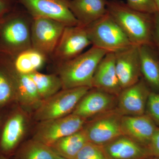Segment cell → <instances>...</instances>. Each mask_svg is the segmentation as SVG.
Returning a JSON list of instances; mask_svg holds the SVG:
<instances>
[{
    "mask_svg": "<svg viewBox=\"0 0 159 159\" xmlns=\"http://www.w3.org/2000/svg\"><path fill=\"white\" fill-rule=\"evenodd\" d=\"M117 97L104 91L91 88L80 99L72 114L88 120L114 109Z\"/></svg>",
    "mask_w": 159,
    "mask_h": 159,
    "instance_id": "14",
    "label": "cell"
},
{
    "mask_svg": "<svg viewBox=\"0 0 159 159\" xmlns=\"http://www.w3.org/2000/svg\"><path fill=\"white\" fill-rule=\"evenodd\" d=\"M92 46L116 52L133 45L108 12L86 26Z\"/></svg>",
    "mask_w": 159,
    "mask_h": 159,
    "instance_id": "4",
    "label": "cell"
},
{
    "mask_svg": "<svg viewBox=\"0 0 159 159\" xmlns=\"http://www.w3.org/2000/svg\"><path fill=\"white\" fill-rule=\"evenodd\" d=\"M30 117L20 106L9 116L1 136L0 153L7 157L13 154L28 131Z\"/></svg>",
    "mask_w": 159,
    "mask_h": 159,
    "instance_id": "11",
    "label": "cell"
},
{
    "mask_svg": "<svg viewBox=\"0 0 159 159\" xmlns=\"http://www.w3.org/2000/svg\"><path fill=\"white\" fill-rule=\"evenodd\" d=\"M15 79L16 100L22 108L29 114H32L43 101L36 86L29 75L19 74L15 70Z\"/></svg>",
    "mask_w": 159,
    "mask_h": 159,
    "instance_id": "20",
    "label": "cell"
},
{
    "mask_svg": "<svg viewBox=\"0 0 159 159\" xmlns=\"http://www.w3.org/2000/svg\"><path fill=\"white\" fill-rule=\"evenodd\" d=\"M145 159H159V157H150Z\"/></svg>",
    "mask_w": 159,
    "mask_h": 159,
    "instance_id": "34",
    "label": "cell"
},
{
    "mask_svg": "<svg viewBox=\"0 0 159 159\" xmlns=\"http://www.w3.org/2000/svg\"><path fill=\"white\" fill-rule=\"evenodd\" d=\"M48 60L44 54L31 48L22 51L13 57V67L18 73L29 75L38 71Z\"/></svg>",
    "mask_w": 159,
    "mask_h": 159,
    "instance_id": "22",
    "label": "cell"
},
{
    "mask_svg": "<svg viewBox=\"0 0 159 159\" xmlns=\"http://www.w3.org/2000/svg\"><path fill=\"white\" fill-rule=\"evenodd\" d=\"M92 88L118 97L122 89L116 70L115 54L108 52L97 66L92 81Z\"/></svg>",
    "mask_w": 159,
    "mask_h": 159,
    "instance_id": "15",
    "label": "cell"
},
{
    "mask_svg": "<svg viewBox=\"0 0 159 159\" xmlns=\"http://www.w3.org/2000/svg\"><path fill=\"white\" fill-rule=\"evenodd\" d=\"M66 26L50 19L33 17L31 27V47L44 54L49 60Z\"/></svg>",
    "mask_w": 159,
    "mask_h": 159,
    "instance_id": "10",
    "label": "cell"
},
{
    "mask_svg": "<svg viewBox=\"0 0 159 159\" xmlns=\"http://www.w3.org/2000/svg\"><path fill=\"white\" fill-rule=\"evenodd\" d=\"M107 9L132 44L154 45L153 14L137 11L120 0H108Z\"/></svg>",
    "mask_w": 159,
    "mask_h": 159,
    "instance_id": "1",
    "label": "cell"
},
{
    "mask_svg": "<svg viewBox=\"0 0 159 159\" xmlns=\"http://www.w3.org/2000/svg\"><path fill=\"white\" fill-rule=\"evenodd\" d=\"M107 51L92 46L90 48L54 68L62 84V89L87 87L92 88L97 66Z\"/></svg>",
    "mask_w": 159,
    "mask_h": 159,
    "instance_id": "2",
    "label": "cell"
},
{
    "mask_svg": "<svg viewBox=\"0 0 159 159\" xmlns=\"http://www.w3.org/2000/svg\"><path fill=\"white\" fill-rule=\"evenodd\" d=\"M90 89L87 87H80L62 89L43 100L39 106L31 114L32 119L39 122L70 115Z\"/></svg>",
    "mask_w": 159,
    "mask_h": 159,
    "instance_id": "5",
    "label": "cell"
},
{
    "mask_svg": "<svg viewBox=\"0 0 159 159\" xmlns=\"http://www.w3.org/2000/svg\"><path fill=\"white\" fill-rule=\"evenodd\" d=\"M1 122H2V117L0 116V125H1Z\"/></svg>",
    "mask_w": 159,
    "mask_h": 159,
    "instance_id": "36",
    "label": "cell"
},
{
    "mask_svg": "<svg viewBox=\"0 0 159 159\" xmlns=\"http://www.w3.org/2000/svg\"><path fill=\"white\" fill-rule=\"evenodd\" d=\"M107 2L108 0H71L69 8L80 25L86 27L107 13Z\"/></svg>",
    "mask_w": 159,
    "mask_h": 159,
    "instance_id": "19",
    "label": "cell"
},
{
    "mask_svg": "<svg viewBox=\"0 0 159 159\" xmlns=\"http://www.w3.org/2000/svg\"><path fill=\"white\" fill-rule=\"evenodd\" d=\"M8 15L7 17L0 20V40L3 47L14 57L32 48L31 27L33 17L22 6L21 9L15 8Z\"/></svg>",
    "mask_w": 159,
    "mask_h": 159,
    "instance_id": "3",
    "label": "cell"
},
{
    "mask_svg": "<svg viewBox=\"0 0 159 159\" xmlns=\"http://www.w3.org/2000/svg\"><path fill=\"white\" fill-rule=\"evenodd\" d=\"M157 127L146 114L137 116H123L121 120L123 135L146 147Z\"/></svg>",
    "mask_w": 159,
    "mask_h": 159,
    "instance_id": "16",
    "label": "cell"
},
{
    "mask_svg": "<svg viewBox=\"0 0 159 159\" xmlns=\"http://www.w3.org/2000/svg\"><path fill=\"white\" fill-rule=\"evenodd\" d=\"M33 17L46 18L66 26L80 25L69 8L71 0H16Z\"/></svg>",
    "mask_w": 159,
    "mask_h": 159,
    "instance_id": "9",
    "label": "cell"
},
{
    "mask_svg": "<svg viewBox=\"0 0 159 159\" xmlns=\"http://www.w3.org/2000/svg\"><path fill=\"white\" fill-rule=\"evenodd\" d=\"M116 70L122 89L141 79L139 46L132 45L115 53Z\"/></svg>",
    "mask_w": 159,
    "mask_h": 159,
    "instance_id": "12",
    "label": "cell"
},
{
    "mask_svg": "<svg viewBox=\"0 0 159 159\" xmlns=\"http://www.w3.org/2000/svg\"><path fill=\"white\" fill-rule=\"evenodd\" d=\"M153 43L159 53V12L157 11L153 15Z\"/></svg>",
    "mask_w": 159,
    "mask_h": 159,
    "instance_id": "31",
    "label": "cell"
},
{
    "mask_svg": "<svg viewBox=\"0 0 159 159\" xmlns=\"http://www.w3.org/2000/svg\"><path fill=\"white\" fill-rule=\"evenodd\" d=\"M156 4V6L157 9L158 11L159 12V0H155Z\"/></svg>",
    "mask_w": 159,
    "mask_h": 159,
    "instance_id": "33",
    "label": "cell"
},
{
    "mask_svg": "<svg viewBox=\"0 0 159 159\" xmlns=\"http://www.w3.org/2000/svg\"><path fill=\"white\" fill-rule=\"evenodd\" d=\"M29 76L34 81L42 100L48 99L62 89L61 80L57 74H42L35 71Z\"/></svg>",
    "mask_w": 159,
    "mask_h": 159,
    "instance_id": "24",
    "label": "cell"
},
{
    "mask_svg": "<svg viewBox=\"0 0 159 159\" xmlns=\"http://www.w3.org/2000/svg\"><path fill=\"white\" fill-rule=\"evenodd\" d=\"M145 114L159 127V93L151 92L147 100Z\"/></svg>",
    "mask_w": 159,
    "mask_h": 159,
    "instance_id": "27",
    "label": "cell"
},
{
    "mask_svg": "<svg viewBox=\"0 0 159 159\" xmlns=\"http://www.w3.org/2000/svg\"><path fill=\"white\" fill-rule=\"evenodd\" d=\"M88 142L84 129L61 139L51 148L57 155L67 159H75L81 148Z\"/></svg>",
    "mask_w": 159,
    "mask_h": 159,
    "instance_id": "21",
    "label": "cell"
},
{
    "mask_svg": "<svg viewBox=\"0 0 159 159\" xmlns=\"http://www.w3.org/2000/svg\"><path fill=\"white\" fill-rule=\"evenodd\" d=\"M16 0H0V19L4 17L15 9Z\"/></svg>",
    "mask_w": 159,
    "mask_h": 159,
    "instance_id": "30",
    "label": "cell"
},
{
    "mask_svg": "<svg viewBox=\"0 0 159 159\" xmlns=\"http://www.w3.org/2000/svg\"><path fill=\"white\" fill-rule=\"evenodd\" d=\"M1 19H0V20H1Z\"/></svg>",
    "mask_w": 159,
    "mask_h": 159,
    "instance_id": "37",
    "label": "cell"
},
{
    "mask_svg": "<svg viewBox=\"0 0 159 159\" xmlns=\"http://www.w3.org/2000/svg\"><path fill=\"white\" fill-rule=\"evenodd\" d=\"M75 159H109L103 146L88 142Z\"/></svg>",
    "mask_w": 159,
    "mask_h": 159,
    "instance_id": "26",
    "label": "cell"
},
{
    "mask_svg": "<svg viewBox=\"0 0 159 159\" xmlns=\"http://www.w3.org/2000/svg\"><path fill=\"white\" fill-rule=\"evenodd\" d=\"M13 156V159H55L57 154L50 146L31 138L20 144Z\"/></svg>",
    "mask_w": 159,
    "mask_h": 159,
    "instance_id": "23",
    "label": "cell"
},
{
    "mask_svg": "<svg viewBox=\"0 0 159 159\" xmlns=\"http://www.w3.org/2000/svg\"><path fill=\"white\" fill-rule=\"evenodd\" d=\"M146 147L151 157H159V127L157 128L152 139Z\"/></svg>",
    "mask_w": 159,
    "mask_h": 159,
    "instance_id": "29",
    "label": "cell"
},
{
    "mask_svg": "<svg viewBox=\"0 0 159 159\" xmlns=\"http://www.w3.org/2000/svg\"><path fill=\"white\" fill-rule=\"evenodd\" d=\"M142 79L151 92L159 93V53L154 45L139 46Z\"/></svg>",
    "mask_w": 159,
    "mask_h": 159,
    "instance_id": "18",
    "label": "cell"
},
{
    "mask_svg": "<svg viewBox=\"0 0 159 159\" xmlns=\"http://www.w3.org/2000/svg\"><path fill=\"white\" fill-rule=\"evenodd\" d=\"M87 121L71 113L61 118L38 122L32 139L51 147L57 140L81 130Z\"/></svg>",
    "mask_w": 159,
    "mask_h": 159,
    "instance_id": "6",
    "label": "cell"
},
{
    "mask_svg": "<svg viewBox=\"0 0 159 159\" xmlns=\"http://www.w3.org/2000/svg\"><path fill=\"white\" fill-rule=\"evenodd\" d=\"M103 147L109 159H145L151 157L146 146L124 135Z\"/></svg>",
    "mask_w": 159,
    "mask_h": 159,
    "instance_id": "17",
    "label": "cell"
},
{
    "mask_svg": "<svg viewBox=\"0 0 159 159\" xmlns=\"http://www.w3.org/2000/svg\"><path fill=\"white\" fill-rule=\"evenodd\" d=\"M151 92L148 86L141 78L135 84L122 89L117 97L116 109L122 116L144 115Z\"/></svg>",
    "mask_w": 159,
    "mask_h": 159,
    "instance_id": "13",
    "label": "cell"
},
{
    "mask_svg": "<svg viewBox=\"0 0 159 159\" xmlns=\"http://www.w3.org/2000/svg\"><path fill=\"white\" fill-rule=\"evenodd\" d=\"M122 114L113 109L87 120L84 129L88 142L103 146L122 135Z\"/></svg>",
    "mask_w": 159,
    "mask_h": 159,
    "instance_id": "8",
    "label": "cell"
},
{
    "mask_svg": "<svg viewBox=\"0 0 159 159\" xmlns=\"http://www.w3.org/2000/svg\"><path fill=\"white\" fill-rule=\"evenodd\" d=\"M0 159H9L8 157L0 153Z\"/></svg>",
    "mask_w": 159,
    "mask_h": 159,
    "instance_id": "32",
    "label": "cell"
},
{
    "mask_svg": "<svg viewBox=\"0 0 159 159\" xmlns=\"http://www.w3.org/2000/svg\"><path fill=\"white\" fill-rule=\"evenodd\" d=\"M55 159H67L63 157H62L61 156H60L57 155V157H56V158Z\"/></svg>",
    "mask_w": 159,
    "mask_h": 159,
    "instance_id": "35",
    "label": "cell"
},
{
    "mask_svg": "<svg viewBox=\"0 0 159 159\" xmlns=\"http://www.w3.org/2000/svg\"><path fill=\"white\" fill-rule=\"evenodd\" d=\"M16 99L13 59L8 65H0V106Z\"/></svg>",
    "mask_w": 159,
    "mask_h": 159,
    "instance_id": "25",
    "label": "cell"
},
{
    "mask_svg": "<svg viewBox=\"0 0 159 159\" xmlns=\"http://www.w3.org/2000/svg\"><path fill=\"white\" fill-rule=\"evenodd\" d=\"M85 27L66 26L53 54L49 60L54 68L77 57L90 45Z\"/></svg>",
    "mask_w": 159,
    "mask_h": 159,
    "instance_id": "7",
    "label": "cell"
},
{
    "mask_svg": "<svg viewBox=\"0 0 159 159\" xmlns=\"http://www.w3.org/2000/svg\"><path fill=\"white\" fill-rule=\"evenodd\" d=\"M126 3L137 11L153 14L158 11L155 0H126Z\"/></svg>",
    "mask_w": 159,
    "mask_h": 159,
    "instance_id": "28",
    "label": "cell"
}]
</instances>
